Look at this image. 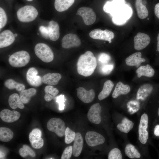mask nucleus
<instances>
[{
	"mask_svg": "<svg viewBox=\"0 0 159 159\" xmlns=\"http://www.w3.org/2000/svg\"><path fill=\"white\" fill-rule=\"evenodd\" d=\"M97 65L96 57L91 52L88 51L79 57L77 63V71L80 75L88 77L93 74Z\"/></svg>",
	"mask_w": 159,
	"mask_h": 159,
	"instance_id": "f257e3e1",
	"label": "nucleus"
},
{
	"mask_svg": "<svg viewBox=\"0 0 159 159\" xmlns=\"http://www.w3.org/2000/svg\"><path fill=\"white\" fill-rule=\"evenodd\" d=\"M132 14L131 8L125 4L115 11L111 16L112 17L113 23L117 25H121L126 22Z\"/></svg>",
	"mask_w": 159,
	"mask_h": 159,
	"instance_id": "f03ea898",
	"label": "nucleus"
},
{
	"mask_svg": "<svg viewBox=\"0 0 159 159\" xmlns=\"http://www.w3.org/2000/svg\"><path fill=\"white\" fill-rule=\"evenodd\" d=\"M30 56L26 51L21 50L15 52L9 56L10 64L15 67H21L26 65L29 62Z\"/></svg>",
	"mask_w": 159,
	"mask_h": 159,
	"instance_id": "7ed1b4c3",
	"label": "nucleus"
},
{
	"mask_svg": "<svg viewBox=\"0 0 159 159\" xmlns=\"http://www.w3.org/2000/svg\"><path fill=\"white\" fill-rule=\"evenodd\" d=\"M38 12L32 6L26 5L19 9L17 12L18 19L20 21L28 22L32 21L37 18Z\"/></svg>",
	"mask_w": 159,
	"mask_h": 159,
	"instance_id": "20e7f679",
	"label": "nucleus"
},
{
	"mask_svg": "<svg viewBox=\"0 0 159 159\" xmlns=\"http://www.w3.org/2000/svg\"><path fill=\"white\" fill-rule=\"evenodd\" d=\"M34 52L36 56L42 61L48 63L53 61V53L50 47L43 43H39L34 47Z\"/></svg>",
	"mask_w": 159,
	"mask_h": 159,
	"instance_id": "39448f33",
	"label": "nucleus"
},
{
	"mask_svg": "<svg viewBox=\"0 0 159 159\" xmlns=\"http://www.w3.org/2000/svg\"><path fill=\"white\" fill-rule=\"evenodd\" d=\"M47 127L49 130L54 132L58 137H63L66 127L64 121L60 118L53 117L48 122Z\"/></svg>",
	"mask_w": 159,
	"mask_h": 159,
	"instance_id": "423d86ee",
	"label": "nucleus"
},
{
	"mask_svg": "<svg viewBox=\"0 0 159 159\" xmlns=\"http://www.w3.org/2000/svg\"><path fill=\"white\" fill-rule=\"evenodd\" d=\"M148 115L144 113L141 116L138 127V139L143 144H145L148 138V132L146 129L148 125Z\"/></svg>",
	"mask_w": 159,
	"mask_h": 159,
	"instance_id": "0eeeda50",
	"label": "nucleus"
},
{
	"mask_svg": "<svg viewBox=\"0 0 159 159\" xmlns=\"http://www.w3.org/2000/svg\"><path fill=\"white\" fill-rule=\"evenodd\" d=\"M77 14L81 16L85 24L88 26L94 23L96 19V15L93 9L90 8L82 7L77 10Z\"/></svg>",
	"mask_w": 159,
	"mask_h": 159,
	"instance_id": "6e6552de",
	"label": "nucleus"
},
{
	"mask_svg": "<svg viewBox=\"0 0 159 159\" xmlns=\"http://www.w3.org/2000/svg\"><path fill=\"white\" fill-rule=\"evenodd\" d=\"M89 35L93 39L108 41L110 43L115 37L112 32L107 29L102 30L99 29H95L91 31Z\"/></svg>",
	"mask_w": 159,
	"mask_h": 159,
	"instance_id": "1a4fd4ad",
	"label": "nucleus"
},
{
	"mask_svg": "<svg viewBox=\"0 0 159 159\" xmlns=\"http://www.w3.org/2000/svg\"><path fill=\"white\" fill-rule=\"evenodd\" d=\"M85 140L87 145L94 147L103 144L105 141L104 137L100 134L94 131L87 132L85 135Z\"/></svg>",
	"mask_w": 159,
	"mask_h": 159,
	"instance_id": "9d476101",
	"label": "nucleus"
},
{
	"mask_svg": "<svg viewBox=\"0 0 159 159\" xmlns=\"http://www.w3.org/2000/svg\"><path fill=\"white\" fill-rule=\"evenodd\" d=\"M101 108L100 104L98 103L91 106L87 114L88 119L90 122L96 124H98L101 122Z\"/></svg>",
	"mask_w": 159,
	"mask_h": 159,
	"instance_id": "9b49d317",
	"label": "nucleus"
},
{
	"mask_svg": "<svg viewBox=\"0 0 159 159\" xmlns=\"http://www.w3.org/2000/svg\"><path fill=\"white\" fill-rule=\"evenodd\" d=\"M150 40L148 34L142 32L138 33L134 38L135 49L137 50L144 49L149 44Z\"/></svg>",
	"mask_w": 159,
	"mask_h": 159,
	"instance_id": "f8f14e48",
	"label": "nucleus"
},
{
	"mask_svg": "<svg viewBox=\"0 0 159 159\" xmlns=\"http://www.w3.org/2000/svg\"><path fill=\"white\" fill-rule=\"evenodd\" d=\"M42 135V131L38 128L33 129L29 133V140L33 148L39 149L43 146L44 141L41 138Z\"/></svg>",
	"mask_w": 159,
	"mask_h": 159,
	"instance_id": "ddd939ff",
	"label": "nucleus"
},
{
	"mask_svg": "<svg viewBox=\"0 0 159 159\" xmlns=\"http://www.w3.org/2000/svg\"><path fill=\"white\" fill-rule=\"evenodd\" d=\"M81 44L79 38L76 34H69L64 35L62 40V47L65 49L78 47Z\"/></svg>",
	"mask_w": 159,
	"mask_h": 159,
	"instance_id": "4468645a",
	"label": "nucleus"
},
{
	"mask_svg": "<svg viewBox=\"0 0 159 159\" xmlns=\"http://www.w3.org/2000/svg\"><path fill=\"white\" fill-rule=\"evenodd\" d=\"M38 71L34 67H31L27 71L26 74V79L27 82L30 85L38 87L42 85V78L40 76L37 75Z\"/></svg>",
	"mask_w": 159,
	"mask_h": 159,
	"instance_id": "2eb2a0df",
	"label": "nucleus"
},
{
	"mask_svg": "<svg viewBox=\"0 0 159 159\" xmlns=\"http://www.w3.org/2000/svg\"><path fill=\"white\" fill-rule=\"evenodd\" d=\"M77 90L78 97L83 102L89 103L94 99L95 93L93 90L87 91L82 87H79L77 89Z\"/></svg>",
	"mask_w": 159,
	"mask_h": 159,
	"instance_id": "dca6fc26",
	"label": "nucleus"
},
{
	"mask_svg": "<svg viewBox=\"0 0 159 159\" xmlns=\"http://www.w3.org/2000/svg\"><path fill=\"white\" fill-rule=\"evenodd\" d=\"M20 117V114L15 110H10L8 109H4L0 112L1 119L6 122H12L18 120Z\"/></svg>",
	"mask_w": 159,
	"mask_h": 159,
	"instance_id": "f3484780",
	"label": "nucleus"
},
{
	"mask_svg": "<svg viewBox=\"0 0 159 159\" xmlns=\"http://www.w3.org/2000/svg\"><path fill=\"white\" fill-rule=\"evenodd\" d=\"M154 85L150 83L143 84L138 89L136 94L137 100H145L153 92Z\"/></svg>",
	"mask_w": 159,
	"mask_h": 159,
	"instance_id": "a211bd4d",
	"label": "nucleus"
},
{
	"mask_svg": "<svg viewBox=\"0 0 159 159\" xmlns=\"http://www.w3.org/2000/svg\"><path fill=\"white\" fill-rule=\"evenodd\" d=\"M14 34L10 30H6L0 34V48L5 47L11 44L15 40Z\"/></svg>",
	"mask_w": 159,
	"mask_h": 159,
	"instance_id": "6ab92c4d",
	"label": "nucleus"
},
{
	"mask_svg": "<svg viewBox=\"0 0 159 159\" xmlns=\"http://www.w3.org/2000/svg\"><path fill=\"white\" fill-rule=\"evenodd\" d=\"M145 58L142 57V54L137 52L127 57L125 60L126 64L130 66H135L138 67L142 63L145 61Z\"/></svg>",
	"mask_w": 159,
	"mask_h": 159,
	"instance_id": "aec40b11",
	"label": "nucleus"
},
{
	"mask_svg": "<svg viewBox=\"0 0 159 159\" xmlns=\"http://www.w3.org/2000/svg\"><path fill=\"white\" fill-rule=\"evenodd\" d=\"M125 4V0H112L111 1H107L104 5L103 9L105 12L111 15Z\"/></svg>",
	"mask_w": 159,
	"mask_h": 159,
	"instance_id": "412c9836",
	"label": "nucleus"
},
{
	"mask_svg": "<svg viewBox=\"0 0 159 159\" xmlns=\"http://www.w3.org/2000/svg\"><path fill=\"white\" fill-rule=\"evenodd\" d=\"M84 141L82 137L79 132L76 133L72 146V153L73 156L77 157L80 154L83 148Z\"/></svg>",
	"mask_w": 159,
	"mask_h": 159,
	"instance_id": "4be33fe9",
	"label": "nucleus"
},
{
	"mask_svg": "<svg viewBox=\"0 0 159 159\" xmlns=\"http://www.w3.org/2000/svg\"><path fill=\"white\" fill-rule=\"evenodd\" d=\"M61 78L62 75L59 73H49L43 76L42 82L46 85H55L58 84Z\"/></svg>",
	"mask_w": 159,
	"mask_h": 159,
	"instance_id": "5701e85b",
	"label": "nucleus"
},
{
	"mask_svg": "<svg viewBox=\"0 0 159 159\" xmlns=\"http://www.w3.org/2000/svg\"><path fill=\"white\" fill-rule=\"evenodd\" d=\"M49 30V38L52 41H56L60 36L59 27L57 23L53 20L50 21L48 26Z\"/></svg>",
	"mask_w": 159,
	"mask_h": 159,
	"instance_id": "b1692460",
	"label": "nucleus"
},
{
	"mask_svg": "<svg viewBox=\"0 0 159 159\" xmlns=\"http://www.w3.org/2000/svg\"><path fill=\"white\" fill-rule=\"evenodd\" d=\"M136 73L138 78L142 76L150 78L154 76L155 71L151 65L147 64L139 67L136 70Z\"/></svg>",
	"mask_w": 159,
	"mask_h": 159,
	"instance_id": "393cba45",
	"label": "nucleus"
},
{
	"mask_svg": "<svg viewBox=\"0 0 159 159\" xmlns=\"http://www.w3.org/2000/svg\"><path fill=\"white\" fill-rule=\"evenodd\" d=\"M130 88L129 85H124L121 82H118L112 94V97L116 98L121 95H125L129 92Z\"/></svg>",
	"mask_w": 159,
	"mask_h": 159,
	"instance_id": "a878e982",
	"label": "nucleus"
},
{
	"mask_svg": "<svg viewBox=\"0 0 159 159\" xmlns=\"http://www.w3.org/2000/svg\"><path fill=\"white\" fill-rule=\"evenodd\" d=\"M114 86V84L111 80H108L105 81L102 90L98 95V99L101 100L108 97L112 91Z\"/></svg>",
	"mask_w": 159,
	"mask_h": 159,
	"instance_id": "bb28decb",
	"label": "nucleus"
},
{
	"mask_svg": "<svg viewBox=\"0 0 159 159\" xmlns=\"http://www.w3.org/2000/svg\"><path fill=\"white\" fill-rule=\"evenodd\" d=\"M8 103L10 107L15 110L17 108L22 109L24 106L17 93H14L11 95L8 99Z\"/></svg>",
	"mask_w": 159,
	"mask_h": 159,
	"instance_id": "cd10ccee",
	"label": "nucleus"
},
{
	"mask_svg": "<svg viewBox=\"0 0 159 159\" xmlns=\"http://www.w3.org/2000/svg\"><path fill=\"white\" fill-rule=\"evenodd\" d=\"M37 90L34 88L24 89L20 92L19 97L22 102L27 104L30 101L31 98L36 94Z\"/></svg>",
	"mask_w": 159,
	"mask_h": 159,
	"instance_id": "c85d7f7f",
	"label": "nucleus"
},
{
	"mask_svg": "<svg viewBox=\"0 0 159 159\" xmlns=\"http://www.w3.org/2000/svg\"><path fill=\"white\" fill-rule=\"evenodd\" d=\"M75 0H55L54 7L59 12H62L68 9L74 3Z\"/></svg>",
	"mask_w": 159,
	"mask_h": 159,
	"instance_id": "c756f323",
	"label": "nucleus"
},
{
	"mask_svg": "<svg viewBox=\"0 0 159 159\" xmlns=\"http://www.w3.org/2000/svg\"><path fill=\"white\" fill-rule=\"evenodd\" d=\"M135 7L138 17L141 19L146 18L148 15V10L142 3V0H135Z\"/></svg>",
	"mask_w": 159,
	"mask_h": 159,
	"instance_id": "7c9ffc66",
	"label": "nucleus"
},
{
	"mask_svg": "<svg viewBox=\"0 0 159 159\" xmlns=\"http://www.w3.org/2000/svg\"><path fill=\"white\" fill-rule=\"evenodd\" d=\"M134 123L126 117H124L121 123L118 124L117 126V128L120 131L125 133L129 132L133 128Z\"/></svg>",
	"mask_w": 159,
	"mask_h": 159,
	"instance_id": "2f4dec72",
	"label": "nucleus"
},
{
	"mask_svg": "<svg viewBox=\"0 0 159 159\" xmlns=\"http://www.w3.org/2000/svg\"><path fill=\"white\" fill-rule=\"evenodd\" d=\"M14 133L10 129L6 127L0 128V140L7 142L10 141L13 138Z\"/></svg>",
	"mask_w": 159,
	"mask_h": 159,
	"instance_id": "473e14b6",
	"label": "nucleus"
},
{
	"mask_svg": "<svg viewBox=\"0 0 159 159\" xmlns=\"http://www.w3.org/2000/svg\"><path fill=\"white\" fill-rule=\"evenodd\" d=\"M45 94L44 99L47 102L50 101L58 93L59 91L52 85H48L44 88Z\"/></svg>",
	"mask_w": 159,
	"mask_h": 159,
	"instance_id": "72a5a7b5",
	"label": "nucleus"
},
{
	"mask_svg": "<svg viewBox=\"0 0 159 159\" xmlns=\"http://www.w3.org/2000/svg\"><path fill=\"white\" fill-rule=\"evenodd\" d=\"M4 85L9 89H16L18 92H21L24 90L25 88L24 84L17 82L11 79L6 80L4 83Z\"/></svg>",
	"mask_w": 159,
	"mask_h": 159,
	"instance_id": "f704fd0d",
	"label": "nucleus"
},
{
	"mask_svg": "<svg viewBox=\"0 0 159 159\" xmlns=\"http://www.w3.org/2000/svg\"><path fill=\"white\" fill-rule=\"evenodd\" d=\"M125 155L129 158L133 159L140 158L141 155L135 146L131 144H127L125 149Z\"/></svg>",
	"mask_w": 159,
	"mask_h": 159,
	"instance_id": "c9c22d12",
	"label": "nucleus"
},
{
	"mask_svg": "<svg viewBox=\"0 0 159 159\" xmlns=\"http://www.w3.org/2000/svg\"><path fill=\"white\" fill-rule=\"evenodd\" d=\"M20 155L23 158H24L29 155L32 157H34L36 154L34 151L28 145H24L22 148H20L19 151Z\"/></svg>",
	"mask_w": 159,
	"mask_h": 159,
	"instance_id": "e433bc0d",
	"label": "nucleus"
},
{
	"mask_svg": "<svg viewBox=\"0 0 159 159\" xmlns=\"http://www.w3.org/2000/svg\"><path fill=\"white\" fill-rule=\"evenodd\" d=\"M65 143L67 144L71 143L74 140L76 135L74 132L69 127L66 128L65 132Z\"/></svg>",
	"mask_w": 159,
	"mask_h": 159,
	"instance_id": "4c0bfd02",
	"label": "nucleus"
},
{
	"mask_svg": "<svg viewBox=\"0 0 159 159\" xmlns=\"http://www.w3.org/2000/svg\"><path fill=\"white\" fill-rule=\"evenodd\" d=\"M122 156L120 150L118 148H115L109 152L108 156V159H122Z\"/></svg>",
	"mask_w": 159,
	"mask_h": 159,
	"instance_id": "58836bf2",
	"label": "nucleus"
},
{
	"mask_svg": "<svg viewBox=\"0 0 159 159\" xmlns=\"http://www.w3.org/2000/svg\"><path fill=\"white\" fill-rule=\"evenodd\" d=\"M7 21V17L4 10L0 8V28L4 27L6 25Z\"/></svg>",
	"mask_w": 159,
	"mask_h": 159,
	"instance_id": "ea45409f",
	"label": "nucleus"
},
{
	"mask_svg": "<svg viewBox=\"0 0 159 159\" xmlns=\"http://www.w3.org/2000/svg\"><path fill=\"white\" fill-rule=\"evenodd\" d=\"M72 153V146H69L64 149L61 157V159H69Z\"/></svg>",
	"mask_w": 159,
	"mask_h": 159,
	"instance_id": "a19ab883",
	"label": "nucleus"
},
{
	"mask_svg": "<svg viewBox=\"0 0 159 159\" xmlns=\"http://www.w3.org/2000/svg\"><path fill=\"white\" fill-rule=\"evenodd\" d=\"M65 100L64 95H61L57 97L56 102L59 103V110H64L65 105L64 102Z\"/></svg>",
	"mask_w": 159,
	"mask_h": 159,
	"instance_id": "79ce46f5",
	"label": "nucleus"
},
{
	"mask_svg": "<svg viewBox=\"0 0 159 159\" xmlns=\"http://www.w3.org/2000/svg\"><path fill=\"white\" fill-rule=\"evenodd\" d=\"M39 30L42 36L46 39H48L49 38V30L48 26H41L39 27Z\"/></svg>",
	"mask_w": 159,
	"mask_h": 159,
	"instance_id": "37998d69",
	"label": "nucleus"
},
{
	"mask_svg": "<svg viewBox=\"0 0 159 159\" xmlns=\"http://www.w3.org/2000/svg\"><path fill=\"white\" fill-rule=\"evenodd\" d=\"M113 65L112 64H107L104 65L101 68L102 72L104 74H108L112 71Z\"/></svg>",
	"mask_w": 159,
	"mask_h": 159,
	"instance_id": "c03bdc74",
	"label": "nucleus"
},
{
	"mask_svg": "<svg viewBox=\"0 0 159 159\" xmlns=\"http://www.w3.org/2000/svg\"><path fill=\"white\" fill-rule=\"evenodd\" d=\"M110 59V57L105 53L100 54L98 57V60L101 63L105 64L107 63Z\"/></svg>",
	"mask_w": 159,
	"mask_h": 159,
	"instance_id": "a18cd8bd",
	"label": "nucleus"
},
{
	"mask_svg": "<svg viewBox=\"0 0 159 159\" xmlns=\"http://www.w3.org/2000/svg\"><path fill=\"white\" fill-rule=\"evenodd\" d=\"M154 13L156 16L159 19V3L156 4L155 6Z\"/></svg>",
	"mask_w": 159,
	"mask_h": 159,
	"instance_id": "49530a36",
	"label": "nucleus"
},
{
	"mask_svg": "<svg viewBox=\"0 0 159 159\" xmlns=\"http://www.w3.org/2000/svg\"><path fill=\"white\" fill-rule=\"evenodd\" d=\"M154 134L157 136H159V125L155 126L154 129Z\"/></svg>",
	"mask_w": 159,
	"mask_h": 159,
	"instance_id": "de8ad7c7",
	"label": "nucleus"
},
{
	"mask_svg": "<svg viewBox=\"0 0 159 159\" xmlns=\"http://www.w3.org/2000/svg\"><path fill=\"white\" fill-rule=\"evenodd\" d=\"M157 51L159 53V33H158L157 36Z\"/></svg>",
	"mask_w": 159,
	"mask_h": 159,
	"instance_id": "09e8293b",
	"label": "nucleus"
},
{
	"mask_svg": "<svg viewBox=\"0 0 159 159\" xmlns=\"http://www.w3.org/2000/svg\"><path fill=\"white\" fill-rule=\"evenodd\" d=\"M158 114L159 117V107L158 108Z\"/></svg>",
	"mask_w": 159,
	"mask_h": 159,
	"instance_id": "8fccbe9b",
	"label": "nucleus"
},
{
	"mask_svg": "<svg viewBox=\"0 0 159 159\" xmlns=\"http://www.w3.org/2000/svg\"><path fill=\"white\" fill-rule=\"evenodd\" d=\"M14 36H15V37H16L18 35H17V34H14Z\"/></svg>",
	"mask_w": 159,
	"mask_h": 159,
	"instance_id": "3c124183",
	"label": "nucleus"
},
{
	"mask_svg": "<svg viewBox=\"0 0 159 159\" xmlns=\"http://www.w3.org/2000/svg\"><path fill=\"white\" fill-rule=\"evenodd\" d=\"M26 0L28 1H32L33 0Z\"/></svg>",
	"mask_w": 159,
	"mask_h": 159,
	"instance_id": "603ef678",
	"label": "nucleus"
}]
</instances>
